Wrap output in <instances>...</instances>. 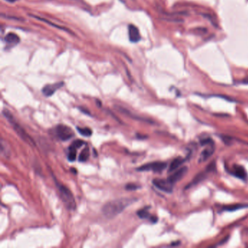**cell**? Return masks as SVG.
<instances>
[{
	"instance_id": "cell-23",
	"label": "cell",
	"mask_w": 248,
	"mask_h": 248,
	"mask_svg": "<svg viewBox=\"0 0 248 248\" xmlns=\"http://www.w3.org/2000/svg\"><path fill=\"white\" fill-rule=\"evenodd\" d=\"M85 143H86L85 142L82 141V140H76V141H74L73 143H71V146H72L73 147L76 148V149H79V148L82 146L83 145H85Z\"/></svg>"
},
{
	"instance_id": "cell-14",
	"label": "cell",
	"mask_w": 248,
	"mask_h": 248,
	"mask_svg": "<svg viewBox=\"0 0 248 248\" xmlns=\"http://www.w3.org/2000/svg\"><path fill=\"white\" fill-rule=\"evenodd\" d=\"M184 160L185 159L181 157L174 159L169 166L168 172H169V173H173V172L175 171L176 170L178 169V168L183 165V163L184 162Z\"/></svg>"
},
{
	"instance_id": "cell-19",
	"label": "cell",
	"mask_w": 248,
	"mask_h": 248,
	"mask_svg": "<svg viewBox=\"0 0 248 248\" xmlns=\"http://www.w3.org/2000/svg\"><path fill=\"white\" fill-rule=\"evenodd\" d=\"M77 130L80 135L85 136V137H90L93 134V131L89 127H77Z\"/></svg>"
},
{
	"instance_id": "cell-6",
	"label": "cell",
	"mask_w": 248,
	"mask_h": 248,
	"mask_svg": "<svg viewBox=\"0 0 248 248\" xmlns=\"http://www.w3.org/2000/svg\"><path fill=\"white\" fill-rule=\"evenodd\" d=\"M153 184L158 189L161 190L166 193H171L173 191L174 185L170 182L169 180L167 179H160L157 178L153 181Z\"/></svg>"
},
{
	"instance_id": "cell-16",
	"label": "cell",
	"mask_w": 248,
	"mask_h": 248,
	"mask_svg": "<svg viewBox=\"0 0 248 248\" xmlns=\"http://www.w3.org/2000/svg\"><path fill=\"white\" fill-rule=\"evenodd\" d=\"M149 207H146L143 208V209L140 210L137 212V215L141 219H148V218H151V215H150L149 212Z\"/></svg>"
},
{
	"instance_id": "cell-26",
	"label": "cell",
	"mask_w": 248,
	"mask_h": 248,
	"mask_svg": "<svg viewBox=\"0 0 248 248\" xmlns=\"http://www.w3.org/2000/svg\"><path fill=\"white\" fill-rule=\"evenodd\" d=\"M97 104H98V106H101V102L100 101H98V100H97Z\"/></svg>"
},
{
	"instance_id": "cell-12",
	"label": "cell",
	"mask_w": 248,
	"mask_h": 248,
	"mask_svg": "<svg viewBox=\"0 0 248 248\" xmlns=\"http://www.w3.org/2000/svg\"><path fill=\"white\" fill-rule=\"evenodd\" d=\"M116 109H117V111H119L120 113L123 114H125L127 116V117H130V118H132V119H134L135 120H139V121H143V122H148L146 119H145V118L143 117H137L135 114H134L131 113L130 111H128L127 109H125V108H122L121 106H115Z\"/></svg>"
},
{
	"instance_id": "cell-9",
	"label": "cell",
	"mask_w": 248,
	"mask_h": 248,
	"mask_svg": "<svg viewBox=\"0 0 248 248\" xmlns=\"http://www.w3.org/2000/svg\"><path fill=\"white\" fill-rule=\"evenodd\" d=\"M128 34H129V39L131 42L137 43L141 40L139 30L133 24H130L128 26Z\"/></svg>"
},
{
	"instance_id": "cell-21",
	"label": "cell",
	"mask_w": 248,
	"mask_h": 248,
	"mask_svg": "<svg viewBox=\"0 0 248 248\" xmlns=\"http://www.w3.org/2000/svg\"><path fill=\"white\" fill-rule=\"evenodd\" d=\"M205 178V173H201L198 174V175L194 178V181H192L191 184H192V185H196V184L198 183H199L200 181H202V180H204Z\"/></svg>"
},
{
	"instance_id": "cell-25",
	"label": "cell",
	"mask_w": 248,
	"mask_h": 248,
	"mask_svg": "<svg viewBox=\"0 0 248 248\" xmlns=\"http://www.w3.org/2000/svg\"><path fill=\"white\" fill-rule=\"evenodd\" d=\"M79 109L82 112H83V113H85V114H87V115H90V113L89 111L87 109H85L84 108H79Z\"/></svg>"
},
{
	"instance_id": "cell-3",
	"label": "cell",
	"mask_w": 248,
	"mask_h": 248,
	"mask_svg": "<svg viewBox=\"0 0 248 248\" xmlns=\"http://www.w3.org/2000/svg\"><path fill=\"white\" fill-rule=\"evenodd\" d=\"M57 185L58 189L59 191L60 197L64 205L68 209L70 210H74L76 209V202L74 197L73 194L70 191L69 189H68L65 186L61 185V184L56 183Z\"/></svg>"
},
{
	"instance_id": "cell-2",
	"label": "cell",
	"mask_w": 248,
	"mask_h": 248,
	"mask_svg": "<svg viewBox=\"0 0 248 248\" xmlns=\"http://www.w3.org/2000/svg\"><path fill=\"white\" fill-rule=\"evenodd\" d=\"M2 114H3L4 117H5L6 119L8 120V122L11 124L12 127H13L14 130L15 131V133L18 135L19 137L21 138L23 141H24L26 143H27L28 144H30V145H31V146L35 145L33 139H32L30 137V136L28 135L26 133L25 130H24L23 128L18 123V122L16 121V119L14 118L13 114H12L11 112L9 111V110L5 109L3 110Z\"/></svg>"
},
{
	"instance_id": "cell-1",
	"label": "cell",
	"mask_w": 248,
	"mask_h": 248,
	"mask_svg": "<svg viewBox=\"0 0 248 248\" xmlns=\"http://www.w3.org/2000/svg\"><path fill=\"white\" fill-rule=\"evenodd\" d=\"M136 201L133 198H121V199L109 202L103 205L102 213L103 215L109 219H112L119 215L128 206Z\"/></svg>"
},
{
	"instance_id": "cell-13",
	"label": "cell",
	"mask_w": 248,
	"mask_h": 248,
	"mask_svg": "<svg viewBox=\"0 0 248 248\" xmlns=\"http://www.w3.org/2000/svg\"><path fill=\"white\" fill-rule=\"evenodd\" d=\"M29 16H31V17L34 18H36L37 20H39L40 21H42L44 23L48 24V25H50V26H53L54 28H56V29H61L63 30V31H66L67 32H69V33H71V31H70L69 29H68L67 28H65V27H63V26H60L58 25H56L55 23H53V22H50V21H48L47 19L46 18H41V17H39V16H37V15H32V14H30L29 15Z\"/></svg>"
},
{
	"instance_id": "cell-11",
	"label": "cell",
	"mask_w": 248,
	"mask_h": 248,
	"mask_svg": "<svg viewBox=\"0 0 248 248\" xmlns=\"http://www.w3.org/2000/svg\"><path fill=\"white\" fill-rule=\"evenodd\" d=\"M214 151H215V148L213 146V143L209 144L207 145V147L204 150V151L201 153V155H200V162H205L206 160L209 159L210 157L213 155V154L214 153Z\"/></svg>"
},
{
	"instance_id": "cell-17",
	"label": "cell",
	"mask_w": 248,
	"mask_h": 248,
	"mask_svg": "<svg viewBox=\"0 0 248 248\" xmlns=\"http://www.w3.org/2000/svg\"><path fill=\"white\" fill-rule=\"evenodd\" d=\"M90 157V149L88 147H85L80 153L79 157V161L80 162H85L87 161Z\"/></svg>"
},
{
	"instance_id": "cell-18",
	"label": "cell",
	"mask_w": 248,
	"mask_h": 248,
	"mask_svg": "<svg viewBox=\"0 0 248 248\" xmlns=\"http://www.w3.org/2000/svg\"><path fill=\"white\" fill-rule=\"evenodd\" d=\"M248 207V205H241V204H236V205H231L229 206L223 207V210L226 211H235L237 210L242 209V208Z\"/></svg>"
},
{
	"instance_id": "cell-5",
	"label": "cell",
	"mask_w": 248,
	"mask_h": 248,
	"mask_svg": "<svg viewBox=\"0 0 248 248\" xmlns=\"http://www.w3.org/2000/svg\"><path fill=\"white\" fill-rule=\"evenodd\" d=\"M167 165V163L163 162H149L141 165V167H138L136 170L141 172L153 171L154 173H161L166 169Z\"/></svg>"
},
{
	"instance_id": "cell-22",
	"label": "cell",
	"mask_w": 248,
	"mask_h": 248,
	"mask_svg": "<svg viewBox=\"0 0 248 248\" xmlns=\"http://www.w3.org/2000/svg\"><path fill=\"white\" fill-rule=\"evenodd\" d=\"M141 188L140 186H138L137 184L135 183H127L125 186V189L127 191H135V190Z\"/></svg>"
},
{
	"instance_id": "cell-15",
	"label": "cell",
	"mask_w": 248,
	"mask_h": 248,
	"mask_svg": "<svg viewBox=\"0 0 248 248\" xmlns=\"http://www.w3.org/2000/svg\"><path fill=\"white\" fill-rule=\"evenodd\" d=\"M5 41L6 43L9 44V45H15L18 44L21 41L20 37L15 33H9L8 34L5 36Z\"/></svg>"
},
{
	"instance_id": "cell-8",
	"label": "cell",
	"mask_w": 248,
	"mask_h": 248,
	"mask_svg": "<svg viewBox=\"0 0 248 248\" xmlns=\"http://www.w3.org/2000/svg\"><path fill=\"white\" fill-rule=\"evenodd\" d=\"M64 85L63 82H57L53 85H47L42 88V92L43 95L46 96V97H50L55 93L58 90L63 87Z\"/></svg>"
},
{
	"instance_id": "cell-10",
	"label": "cell",
	"mask_w": 248,
	"mask_h": 248,
	"mask_svg": "<svg viewBox=\"0 0 248 248\" xmlns=\"http://www.w3.org/2000/svg\"><path fill=\"white\" fill-rule=\"evenodd\" d=\"M231 173L234 176H235V177H237L239 179L244 180V181L247 179V172H246L245 168L241 165H236L234 166L231 171Z\"/></svg>"
},
{
	"instance_id": "cell-20",
	"label": "cell",
	"mask_w": 248,
	"mask_h": 248,
	"mask_svg": "<svg viewBox=\"0 0 248 248\" xmlns=\"http://www.w3.org/2000/svg\"><path fill=\"white\" fill-rule=\"evenodd\" d=\"M77 149L76 148L70 146L69 148V154H68V160L69 162L75 161L77 157Z\"/></svg>"
},
{
	"instance_id": "cell-24",
	"label": "cell",
	"mask_w": 248,
	"mask_h": 248,
	"mask_svg": "<svg viewBox=\"0 0 248 248\" xmlns=\"http://www.w3.org/2000/svg\"><path fill=\"white\" fill-rule=\"evenodd\" d=\"M2 17H5V18H7V19H11V20H15V21H23L24 20L23 19H21L20 18H18V17H13V16H8V15H4L3 14L2 15Z\"/></svg>"
},
{
	"instance_id": "cell-7",
	"label": "cell",
	"mask_w": 248,
	"mask_h": 248,
	"mask_svg": "<svg viewBox=\"0 0 248 248\" xmlns=\"http://www.w3.org/2000/svg\"><path fill=\"white\" fill-rule=\"evenodd\" d=\"M187 172H188V167L184 166V167H182L181 168H178V170H176L174 173L173 172V173L167 178V179L169 180V181L170 182V183H173V185H175V183L178 182L179 181H181V180L183 178L184 176L186 175V174L187 173Z\"/></svg>"
},
{
	"instance_id": "cell-4",
	"label": "cell",
	"mask_w": 248,
	"mask_h": 248,
	"mask_svg": "<svg viewBox=\"0 0 248 248\" xmlns=\"http://www.w3.org/2000/svg\"><path fill=\"white\" fill-rule=\"evenodd\" d=\"M54 135L62 141H69L74 136V133L71 127L64 125H58L53 129Z\"/></svg>"
},
{
	"instance_id": "cell-27",
	"label": "cell",
	"mask_w": 248,
	"mask_h": 248,
	"mask_svg": "<svg viewBox=\"0 0 248 248\" xmlns=\"http://www.w3.org/2000/svg\"><path fill=\"white\" fill-rule=\"evenodd\" d=\"M6 1L10 2H15L16 0H6Z\"/></svg>"
}]
</instances>
